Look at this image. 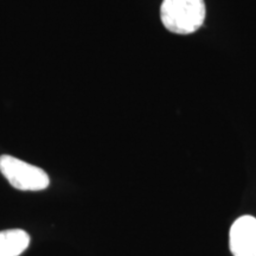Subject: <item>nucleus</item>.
<instances>
[{"label":"nucleus","mask_w":256,"mask_h":256,"mask_svg":"<svg viewBox=\"0 0 256 256\" xmlns=\"http://www.w3.org/2000/svg\"><path fill=\"white\" fill-rule=\"evenodd\" d=\"M30 244V236L22 229L0 232V256H19Z\"/></svg>","instance_id":"nucleus-4"},{"label":"nucleus","mask_w":256,"mask_h":256,"mask_svg":"<svg viewBox=\"0 0 256 256\" xmlns=\"http://www.w3.org/2000/svg\"><path fill=\"white\" fill-rule=\"evenodd\" d=\"M0 172L12 186L22 191H42L50 184L49 176L40 168L11 156H0Z\"/></svg>","instance_id":"nucleus-2"},{"label":"nucleus","mask_w":256,"mask_h":256,"mask_svg":"<svg viewBox=\"0 0 256 256\" xmlns=\"http://www.w3.org/2000/svg\"><path fill=\"white\" fill-rule=\"evenodd\" d=\"M230 250L234 256H256V218L242 216L230 229Z\"/></svg>","instance_id":"nucleus-3"},{"label":"nucleus","mask_w":256,"mask_h":256,"mask_svg":"<svg viewBox=\"0 0 256 256\" xmlns=\"http://www.w3.org/2000/svg\"><path fill=\"white\" fill-rule=\"evenodd\" d=\"M160 18L168 31L188 34L197 31L206 19L204 0H164Z\"/></svg>","instance_id":"nucleus-1"}]
</instances>
